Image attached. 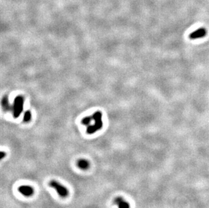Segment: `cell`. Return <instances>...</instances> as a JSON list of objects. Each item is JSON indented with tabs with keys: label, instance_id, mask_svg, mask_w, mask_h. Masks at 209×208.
Listing matches in <instances>:
<instances>
[{
	"label": "cell",
	"instance_id": "obj_1",
	"mask_svg": "<svg viewBox=\"0 0 209 208\" xmlns=\"http://www.w3.org/2000/svg\"><path fill=\"white\" fill-rule=\"evenodd\" d=\"M49 185H50V187L56 190V192L59 195V196L60 197L66 198L69 196V192L67 188H66L63 185H62L59 183H58L57 181L54 180H51L50 183H49Z\"/></svg>",
	"mask_w": 209,
	"mask_h": 208
},
{
	"label": "cell",
	"instance_id": "obj_2",
	"mask_svg": "<svg viewBox=\"0 0 209 208\" xmlns=\"http://www.w3.org/2000/svg\"><path fill=\"white\" fill-rule=\"evenodd\" d=\"M18 191L19 192L24 195L25 197H31L34 194V189L33 187H31L30 186L28 185H23L20 186V187H19L18 189Z\"/></svg>",
	"mask_w": 209,
	"mask_h": 208
},
{
	"label": "cell",
	"instance_id": "obj_3",
	"mask_svg": "<svg viewBox=\"0 0 209 208\" xmlns=\"http://www.w3.org/2000/svg\"><path fill=\"white\" fill-rule=\"evenodd\" d=\"M206 35V30L202 27L193 31L190 35V38L191 39H197L199 38H203Z\"/></svg>",
	"mask_w": 209,
	"mask_h": 208
},
{
	"label": "cell",
	"instance_id": "obj_4",
	"mask_svg": "<svg viewBox=\"0 0 209 208\" xmlns=\"http://www.w3.org/2000/svg\"><path fill=\"white\" fill-rule=\"evenodd\" d=\"M114 202L118 206V208H130L129 204L125 201V200H124L122 197H117L114 200Z\"/></svg>",
	"mask_w": 209,
	"mask_h": 208
},
{
	"label": "cell",
	"instance_id": "obj_5",
	"mask_svg": "<svg viewBox=\"0 0 209 208\" xmlns=\"http://www.w3.org/2000/svg\"><path fill=\"white\" fill-rule=\"evenodd\" d=\"M77 165L80 168V169L85 170L90 168V162H89V161H87L86 160H84V159H81V160H78V162L77 163Z\"/></svg>",
	"mask_w": 209,
	"mask_h": 208
},
{
	"label": "cell",
	"instance_id": "obj_6",
	"mask_svg": "<svg viewBox=\"0 0 209 208\" xmlns=\"http://www.w3.org/2000/svg\"><path fill=\"white\" fill-rule=\"evenodd\" d=\"M6 156V152H1V155H0V157H1V160H2V159H3L4 157H5Z\"/></svg>",
	"mask_w": 209,
	"mask_h": 208
}]
</instances>
